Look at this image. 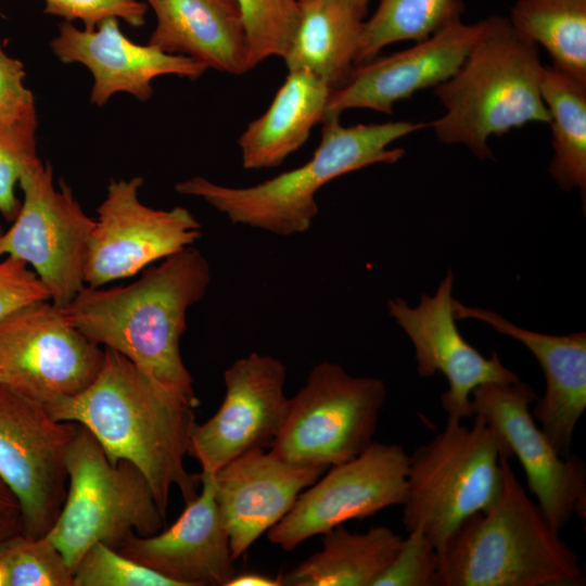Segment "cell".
I'll return each instance as SVG.
<instances>
[{
    "label": "cell",
    "mask_w": 586,
    "mask_h": 586,
    "mask_svg": "<svg viewBox=\"0 0 586 586\" xmlns=\"http://www.w3.org/2000/svg\"><path fill=\"white\" fill-rule=\"evenodd\" d=\"M321 535L319 551L278 575L281 586H371L403 539L386 526L352 533L340 524Z\"/></svg>",
    "instance_id": "cell-25"
},
{
    "label": "cell",
    "mask_w": 586,
    "mask_h": 586,
    "mask_svg": "<svg viewBox=\"0 0 586 586\" xmlns=\"http://www.w3.org/2000/svg\"><path fill=\"white\" fill-rule=\"evenodd\" d=\"M103 357L104 348L51 301L26 306L0 323V383L43 406L84 391Z\"/></svg>",
    "instance_id": "cell-11"
},
{
    "label": "cell",
    "mask_w": 586,
    "mask_h": 586,
    "mask_svg": "<svg viewBox=\"0 0 586 586\" xmlns=\"http://www.w3.org/2000/svg\"><path fill=\"white\" fill-rule=\"evenodd\" d=\"M141 177L111 179L97 208L84 269L85 283L100 288L128 278L201 238V224L184 207L155 209L139 200Z\"/></svg>",
    "instance_id": "cell-13"
},
{
    "label": "cell",
    "mask_w": 586,
    "mask_h": 586,
    "mask_svg": "<svg viewBox=\"0 0 586 586\" xmlns=\"http://www.w3.org/2000/svg\"><path fill=\"white\" fill-rule=\"evenodd\" d=\"M537 399L521 380L486 383L471 394L472 415L481 416L502 437L522 464L527 487L556 531L573 515L586 519V467L577 456H561L530 411Z\"/></svg>",
    "instance_id": "cell-14"
},
{
    "label": "cell",
    "mask_w": 586,
    "mask_h": 586,
    "mask_svg": "<svg viewBox=\"0 0 586 586\" xmlns=\"http://www.w3.org/2000/svg\"><path fill=\"white\" fill-rule=\"evenodd\" d=\"M44 407L58 420L87 428L112 463L135 464L165 518L173 487L186 504L199 495L201 473L184 467L196 406L157 385L120 353L104 347L94 380L80 393Z\"/></svg>",
    "instance_id": "cell-1"
},
{
    "label": "cell",
    "mask_w": 586,
    "mask_h": 586,
    "mask_svg": "<svg viewBox=\"0 0 586 586\" xmlns=\"http://www.w3.org/2000/svg\"><path fill=\"white\" fill-rule=\"evenodd\" d=\"M227 586H281V583L278 576L273 578L257 572H237Z\"/></svg>",
    "instance_id": "cell-37"
},
{
    "label": "cell",
    "mask_w": 586,
    "mask_h": 586,
    "mask_svg": "<svg viewBox=\"0 0 586 586\" xmlns=\"http://www.w3.org/2000/svg\"><path fill=\"white\" fill-rule=\"evenodd\" d=\"M285 365L270 355L251 353L224 372L226 394L206 422L195 423L189 455L202 473L214 474L237 457L269 448L283 424L289 398Z\"/></svg>",
    "instance_id": "cell-15"
},
{
    "label": "cell",
    "mask_w": 586,
    "mask_h": 586,
    "mask_svg": "<svg viewBox=\"0 0 586 586\" xmlns=\"http://www.w3.org/2000/svg\"><path fill=\"white\" fill-rule=\"evenodd\" d=\"M508 18L553 67L586 81V0H515Z\"/></svg>",
    "instance_id": "cell-27"
},
{
    "label": "cell",
    "mask_w": 586,
    "mask_h": 586,
    "mask_svg": "<svg viewBox=\"0 0 586 586\" xmlns=\"http://www.w3.org/2000/svg\"><path fill=\"white\" fill-rule=\"evenodd\" d=\"M321 140L302 166L251 187H227L195 176L175 190L204 200L232 224L277 235L304 233L318 214L316 193L333 179L364 167L402 158L405 150L388 145L429 123L406 120L343 126L340 118L323 123Z\"/></svg>",
    "instance_id": "cell-5"
},
{
    "label": "cell",
    "mask_w": 586,
    "mask_h": 586,
    "mask_svg": "<svg viewBox=\"0 0 586 586\" xmlns=\"http://www.w3.org/2000/svg\"><path fill=\"white\" fill-rule=\"evenodd\" d=\"M37 126V122L0 126V215L8 221H13L21 208L15 194L21 175L38 158Z\"/></svg>",
    "instance_id": "cell-32"
},
{
    "label": "cell",
    "mask_w": 586,
    "mask_h": 586,
    "mask_svg": "<svg viewBox=\"0 0 586 586\" xmlns=\"http://www.w3.org/2000/svg\"><path fill=\"white\" fill-rule=\"evenodd\" d=\"M5 586H74V571L50 538L18 532L0 542Z\"/></svg>",
    "instance_id": "cell-29"
},
{
    "label": "cell",
    "mask_w": 586,
    "mask_h": 586,
    "mask_svg": "<svg viewBox=\"0 0 586 586\" xmlns=\"http://www.w3.org/2000/svg\"><path fill=\"white\" fill-rule=\"evenodd\" d=\"M456 319H476L521 342L540 364L545 392L537 397L533 418L555 446L568 457L577 422L586 409V334L550 335L520 328L500 315L469 307L453 298Z\"/></svg>",
    "instance_id": "cell-21"
},
{
    "label": "cell",
    "mask_w": 586,
    "mask_h": 586,
    "mask_svg": "<svg viewBox=\"0 0 586 586\" xmlns=\"http://www.w3.org/2000/svg\"><path fill=\"white\" fill-rule=\"evenodd\" d=\"M329 468L285 461L250 450L213 474L215 499L234 560L292 508L300 494Z\"/></svg>",
    "instance_id": "cell-19"
},
{
    "label": "cell",
    "mask_w": 586,
    "mask_h": 586,
    "mask_svg": "<svg viewBox=\"0 0 586 586\" xmlns=\"http://www.w3.org/2000/svg\"><path fill=\"white\" fill-rule=\"evenodd\" d=\"M0 586H5V574L1 566H0Z\"/></svg>",
    "instance_id": "cell-41"
},
{
    "label": "cell",
    "mask_w": 586,
    "mask_h": 586,
    "mask_svg": "<svg viewBox=\"0 0 586 586\" xmlns=\"http://www.w3.org/2000/svg\"><path fill=\"white\" fill-rule=\"evenodd\" d=\"M543 71L537 46L507 16H488L458 71L434 88L445 113L429 126L442 142L463 144L481 160L492 157V136L528 123L549 124Z\"/></svg>",
    "instance_id": "cell-3"
},
{
    "label": "cell",
    "mask_w": 586,
    "mask_h": 586,
    "mask_svg": "<svg viewBox=\"0 0 586 586\" xmlns=\"http://www.w3.org/2000/svg\"><path fill=\"white\" fill-rule=\"evenodd\" d=\"M18 183L23 202L11 227L0 233V257L30 265L50 301L64 308L86 285L84 269L95 219L63 179L56 188L49 162L38 157L28 164Z\"/></svg>",
    "instance_id": "cell-9"
},
{
    "label": "cell",
    "mask_w": 586,
    "mask_h": 586,
    "mask_svg": "<svg viewBox=\"0 0 586 586\" xmlns=\"http://www.w3.org/2000/svg\"><path fill=\"white\" fill-rule=\"evenodd\" d=\"M43 301H50V295L36 272L25 262L5 256L0 262V323L15 311Z\"/></svg>",
    "instance_id": "cell-35"
},
{
    "label": "cell",
    "mask_w": 586,
    "mask_h": 586,
    "mask_svg": "<svg viewBox=\"0 0 586 586\" xmlns=\"http://www.w3.org/2000/svg\"><path fill=\"white\" fill-rule=\"evenodd\" d=\"M501 456L496 502L463 521L440 555L435 586L581 585L576 553L562 540Z\"/></svg>",
    "instance_id": "cell-4"
},
{
    "label": "cell",
    "mask_w": 586,
    "mask_h": 586,
    "mask_svg": "<svg viewBox=\"0 0 586 586\" xmlns=\"http://www.w3.org/2000/svg\"><path fill=\"white\" fill-rule=\"evenodd\" d=\"M361 16L365 17L369 0H349Z\"/></svg>",
    "instance_id": "cell-40"
},
{
    "label": "cell",
    "mask_w": 586,
    "mask_h": 586,
    "mask_svg": "<svg viewBox=\"0 0 586 586\" xmlns=\"http://www.w3.org/2000/svg\"><path fill=\"white\" fill-rule=\"evenodd\" d=\"M78 423L0 383V479L17 499L22 533L48 534L64 504L66 455Z\"/></svg>",
    "instance_id": "cell-10"
},
{
    "label": "cell",
    "mask_w": 586,
    "mask_h": 586,
    "mask_svg": "<svg viewBox=\"0 0 586 586\" xmlns=\"http://www.w3.org/2000/svg\"><path fill=\"white\" fill-rule=\"evenodd\" d=\"M211 283V267L188 246L125 286L85 285L63 309L88 339L131 360L153 382L198 407L193 379L180 352L187 313Z\"/></svg>",
    "instance_id": "cell-2"
},
{
    "label": "cell",
    "mask_w": 586,
    "mask_h": 586,
    "mask_svg": "<svg viewBox=\"0 0 586 586\" xmlns=\"http://www.w3.org/2000/svg\"><path fill=\"white\" fill-rule=\"evenodd\" d=\"M481 31V21L453 23L413 47L358 64L348 81L331 91L327 119L344 111L367 109L392 114L396 102L435 88L461 66Z\"/></svg>",
    "instance_id": "cell-17"
},
{
    "label": "cell",
    "mask_w": 586,
    "mask_h": 586,
    "mask_svg": "<svg viewBox=\"0 0 586 586\" xmlns=\"http://www.w3.org/2000/svg\"><path fill=\"white\" fill-rule=\"evenodd\" d=\"M74 586H178L158 572L102 543L93 544L74 570Z\"/></svg>",
    "instance_id": "cell-31"
},
{
    "label": "cell",
    "mask_w": 586,
    "mask_h": 586,
    "mask_svg": "<svg viewBox=\"0 0 586 586\" xmlns=\"http://www.w3.org/2000/svg\"><path fill=\"white\" fill-rule=\"evenodd\" d=\"M331 89L306 71H291L266 112L238 140L245 169L277 167L323 123Z\"/></svg>",
    "instance_id": "cell-23"
},
{
    "label": "cell",
    "mask_w": 586,
    "mask_h": 586,
    "mask_svg": "<svg viewBox=\"0 0 586 586\" xmlns=\"http://www.w3.org/2000/svg\"><path fill=\"white\" fill-rule=\"evenodd\" d=\"M156 17L148 43L231 75L250 71L247 43L234 0H145Z\"/></svg>",
    "instance_id": "cell-22"
},
{
    "label": "cell",
    "mask_w": 586,
    "mask_h": 586,
    "mask_svg": "<svg viewBox=\"0 0 586 586\" xmlns=\"http://www.w3.org/2000/svg\"><path fill=\"white\" fill-rule=\"evenodd\" d=\"M454 275L449 270L434 295L423 294L417 307L403 298L390 300L391 317L413 344L417 371L429 378L437 372L448 381L441 403L448 418H471L472 391L486 383L509 384L519 377L506 368L496 352L486 358L469 344L456 326L453 309Z\"/></svg>",
    "instance_id": "cell-16"
},
{
    "label": "cell",
    "mask_w": 586,
    "mask_h": 586,
    "mask_svg": "<svg viewBox=\"0 0 586 586\" xmlns=\"http://www.w3.org/2000/svg\"><path fill=\"white\" fill-rule=\"evenodd\" d=\"M1 232H2V231H1V228H0V233H1Z\"/></svg>",
    "instance_id": "cell-43"
},
{
    "label": "cell",
    "mask_w": 586,
    "mask_h": 586,
    "mask_svg": "<svg viewBox=\"0 0 586 586\" xmlns=\"http://www.w3.org/2000/svg\"><path fill=\"white\" fill-rule=\"evenodd\" d=\"M67 493L47 536L74 571L95 543L118 549L132 533L150 536L164 528L153 491L128 460L112 463L94 435L78 424L66 455Z\"/></svg>",
    "instance_id": "cell-7"
},
{
    "label": "cell",
    "mask_w": 586,
    "mask_h": 586,
    "mask_svg": "<svg viewBox=\"0 0 586 586\" xmlns=\"http://www.w3.org/2000/svg\"><path fill=\"white\" fill-rule=\"evenodd\" d=\"M300 17L283 56L289 72L306 71L332 91L356 66L364 16L349 0H298Z\"/></svg>",
    "instance_id": "cell-24"
},
{
    "label": "cell",
    "mask_w": 586,
    "mask_h": 586,
    "mask_svg": "<svg viewBox=\"0 0 586 586\" xmlns=\"http://www.w3.org/2000/svg\"><path fill=\"white\" fill-rule=\"evenodd\" d=\"M24 65L0 47V126L36 123L31 91L25 86Z\"/></svg>",
    "instance_id": "cell-36"
},
{
    "label": "cell",
    "mask_w": 586,
    "mask_h": 586,
    "mask_svg": "<svg viewBox=\"0 0 586 586\" xmlns=\"http://www.w3.org/2000/svg\"><path fill=\"white\" fill-rule=\"evenodd\" d=\"M247 43L249 68L285 55L298 24V0H234Z\"/></svg>",
    "instance_id": "cell-30"
},
{
    "label": "cell",
    "mask_w": 586,
    "mask_h": 586,
    "mask_svg": "<svg viewBox=\"0 0 586 586\" xmlns=\"http://www.w3.org/2000/svg\"><path fill=\"white\" fill-rule=\"evenodd\" d=\"M20 512V506L14 494L0 479V514L9 512Z\"/></svg>",
    "instance_id": "cell-39"
},
{
    "label": "cell",
    "mask_w": 586,
    "mask_h": 586,
    "mask_svg": "<svg viewBox=\"0 0 586 586\" xmlns=\"http://www.w3.org/2000/svg\"><path fill=\"white\" fill-rule=\"evenodd\" d=\"M43 13L64 22L80 21L85 29H94L107 18H117L130 26L144 25L149 7L140 0H43Z\"/></svg>",
    "instance_id": "cell-34"
},
{
    "label": "cell",
    "mask_w": 586,
    "mask_h": 586,
    "mask_svg": "<svg viewBox=\"0 0 586 586\" xmlns=\"http://www.w3.org/2000/svg\"><path fill=\"white\" fill-rule=\"evenodd\" d=\"M0 16H2V11H1V7H0Z\"/></svg>",
    "instance_id": "cell-42"
},
{
    "label": "cell",
    "mask_w": 586,
    "mask_h": 586,
    "mask_svg": "<svg viewBox=\"0 0 586 586\" xmlns=\"http://www.w3.org/2000/svg\"><path fill=\"white\" fill-rule=\"evenodd\" d=\"M438 568L435 547L422 531L413 530L371 586H435Z\"/></svg>",
    "instance_id": "cell-33"
},
{
    "label": "cell",
    "mask_w": 586,
    "mask_h": 586,
    "mask_svg": "<svg viewBox=\"0 0 586 586\" xmlns=\"http://www.w3.org/2000/svg\"><path fill=\"white\" fill-rule=\"evenodd\" d=\"M175 523L150 536L130 534L117 549L178 586H227L237 574L229 536L215 499L213 474Z\"/></svg>",
    "instance_id": "cell-20"
},
{
    "label": "cell",
    "mask_w": 586,
    "mask_h": 586,
    "mask_svg": "<svg viewBox=\"0 0 586 586\" xmlns=\"http://www.w3.org/2000/svg\"><path fill=\"white\" fill-rule=\"evenodd\" d=\"M540 91L549 112L553 156L549 173L563 190L586 191V81L544 66Z\"/></svg>",
    "instance_id": "cell-26"
},
{
    "label": "cell",
    "mask_w": 586,
    "mask_h": 586,
    "mask_svg": "<svg viewBox=\"0 0 586 586\" xmlns=\"http://www.w3.org/2000/svg\"><path fill=\"white\" fill-rule=\"evenodd\" d=\"M386 397L382 380L354 377L331 361L315 365L289 398L281 430L269 450L291 463L330 468L373 443Z\"/></svg>",
    "instance_id": "cell-8"
},
{
    "label": "cell",
    "mask_w": 586,
    "mask_h": 586,
    "mask_svg": "<svg viewBox=\"0 0 586 586\" xmlns=\"http://www.w3.org/2000/svg\"><path fill=\"white\" fill-rule=\"evenodd\" d=\"M50 48L62 63H79L89 69L93 77L90 101L97 106L116 93L146 101L153 94L155 78L175 75L195 80L207 69L191 58L132 42L123 34L119 20L113 17L91 30L63 22Z\"/></svg>",
    "instance_id": "cell-18"
},
{
    "label": "cell",
    "mask_w": 586,
    "mask_h": 586,
    "mask_svg": "<svg viewBox=\"0 0 586 586\" xmlns=\"http://www.w3.org/2000/svg\"><path fill=\"white\" fill-rule=\"evenodd\" d=\"M463 11L461 0H380L364 22L356 65L372 60L391 43L428 39L460 21Z\"/></svg>",
    "instance_id": "cell-28"
},
{
    "label": "cell",
    "mask_w": 586,
    "mask_h": 586,
    "mask_svg": "<svg viewBox=\"0 0 586 586\" xmlns=\"http://www.w3.org/2000/svg\"><path fill=\"white\" fill-rule=\"evenodd\" d=\"M409 455L398 444L373 442L357 457L330 467L305 488L290 511L267 531L285 551L354 519L403 505Z\"/></svg>",
    "instance_id": "cell-12"
},
{
    "label": "cell",
    "mask_w": 586,
    "mask_h": 586,
    "mask_svg": "<svg viewBox=\"0 0 586 586\" xmlns=\"http://www.w3.org/2000/svg\"><path fill=\"white\" fill-rule=\"evenodd\" d=\"M18 532H22L18 511L0 514V542Z\"/></svg>",
    "instance_id": "cell-38"
},
{
    "label": "cell",
    "mask_w": 586,
    "mask_h": 586,
    "mask_svg": "<svg viewBox=\"0 0 586 586\" xmlns=\"http://www.w3.org/2000/svg\"><path fill=\"white\" fill-rule=\"evenodd\" d=\"M468 428L447 419L445 429L409 455L403 523L420 530L438 555L469 517L498 499L501 456L511 458L500 434L481 416Z\"/></svg>",
    "instance_id": "cell-6"
}]
</instances>
